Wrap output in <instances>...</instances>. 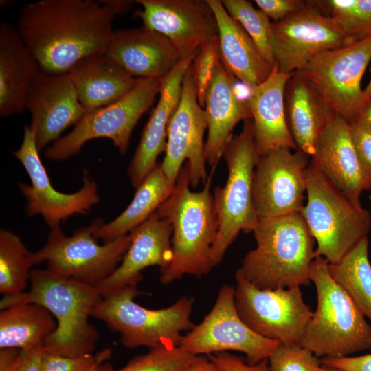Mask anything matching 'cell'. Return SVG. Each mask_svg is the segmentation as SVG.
Instances as JSON below:
<instances>
[{
	"mask_svg": "<svg viewBox=\"0 0 371 371\" xmlns=\"http://www.w3.org/2000/svg\"><path fill=\"white\" fill-rule=\"evenodd\" d=\"M135 3L40 0L21 9L16 27L43 72L67 74L80 60L105 54L114 19Z\"/></svg>",
	"mask_w": 371,
	"mask_h": 371,
	"instance_id": "cell-1",
	"label": "cell"
},
{
	"mask_svg": "<svg viewBox=\"0 0 371 371\" xmlns=\"http://www.w3.org/2000/svg\"><path fill=\"white\" fill-rule=\"evenodd\" d=\"M211 175L203 189L190 190L187 164L181 168L170 196L155 210L172 226V258L160 271V282L170 284L185 275L201 277L214 267L212 247L218 224L210 192Z\"/></svg>",
	"mask_w": 371,
	"mask_h": 371,
	"instance_id": "cell-2",
	"label": "cell"
},
{
	"mask_svg": "<svg viewBox=\"0 0 371 371\" xmlns=\"http://www.w3.org/2000/svg\"><path fill=\"white\" fill-rule=\"evenodd\" d=\"M252 232L256 246L235 273L264 289L309 285L315 241L301 212L258 218Z\"/></svg>",
	"mask_w": 371,
	"mask_h": 371,
	"instance_id": "cell-3",
	"label": "cell"
},
{
	"mask_svg": "<svg viewBox=\"0 0 371 371\" xmlns=\"http://www.w3.org/2000/svg\"><path fill=\"white\" fill-rule=\"evenodd\" d=\"M30 280L29 291L3 297L1 310L19 303L40 304L57 323L56 329L43 344L46 349L69 357L92 353L99 334L89 318L102 297L97 289L47 269H32Z\"/></svg>",
	"mask_w": 371,
	"mask_h": 371,
	"instance_id": "cell-4",
	"label": "cell"
},
{
	"mask_svg": "<svg viewBox=\"0 0 371 371\" xmlns=\"http://www.w3.org/2000/svg\"><path fill=\"white\" fill-rule=\"evenodd\" d=\"M317 306L300 345L317 357L341 358L371 350V325L328 271V262L317 256L310 267Z\"/></svg>",
	"mask_w": 371,
	"mask_h": 371,
	"instance_id": "cell-5",
	"label": "cell"
},
{
	"mask_svg": "<svg viewBox=\"0 0 371 371\" xmlns=\"http://www.w3.org/2000/svg\"><path fill=\"white\" fill-rule=\"evenodd\" d=\"M140 293L131 285L102 296L91 317L118 333L127 348L179 346L183 333L195 326L190 319L194 298L184 296L167 308L148 309L134 301Z\"/></svg>",
	"mask_w": 371,
	"mask_h": 371,
	"instance_id": "cell-6",
	"label": "cell"
},
{
	"mask_svg": "<svg viewBox=\"0 0 371 371\" xmlns=\"http://www.w3.org/2000/svg\"><path fill=\"white\" fill-rule=\"evenodd\" d=\"M306 179V203L301 214L315 241V257L336 263L368 237L370 214L348 199L311 161Z\"/></svg>",
	"mask_w": 371,
	"mask_h": 371,
	"instance_id": "cell-7",
	"label": "cell"
},
{
	"mask_svg": "<svg viewBox=\"0 0 371 371\" xmlns=\"http://www.w3.org/2000/svg\"><path fill=\"white\" fill-rule=\"evenodd\" d=\"M227 167L225 186L213 193L218 229L212 247L214 266L218 265L239 233L253 232L258 220L252 194L253 177L259 159L251 119L243 121L242 131L230 137L222 153Z\"/></svg>",
	"mask_w": 371,
	"mask_h": 371,
	"instance_id": "cell-8",
	"label": "cell"
},
{
	"mask_svg": "<svg viewBox=\"0 0 371 371\" xmlns=\"http://www.w3.org/2000/svg\"><path fill=\"white\" fill-rule=\"evenodd\" d=\"M102 221L95 219L69 236L60 225L50 227L45 245L32 252L34 265L45 262L47 269L56 275L97 288L119 266L132 239L129 233L98 244L95 232Z\"/></svg>",
	"mask_w": 371,
	"mask_h": 371,
	"instance_id": "cell-9",
	"label": "cell"
},
{
	"mask_svg": "<svg viewBox=\"0 0 371 371\" xmlns=\"http://www.w3.org/2000/svg\"><path fill=\"white\" fill-rule=\"evenodd\" d=\"M163 78H140L119 100L87 112L74 128L48 147L45 156L63 161L79 153L85 143L95 138L111 139L119 152H127L133 128L159 93Z\"/></svg>",
	"mask_w": 371,
	"mask_h": 371,
	"instance_id": "cell-10",
	"label": "cell"
},
{
	"mask_svg": "<svg viewBox=\"0 0 371 371\" xmlns=\"http://www.w3.org/2000/svg\"><path fill=\"white\" fill-rule=\"evenodd\" d=\"M234 301L243 321L258 335L300 345L313 312L300 287L260 289L235 273Z\"/></svg>",
	"mask_w": 371,
	"mask_h": 371,
	"instance_id": "cell-11",
	"label": "cell"
},
{
	"mask_svg": "<svg viewBox=\"0 0 371 371\" xmlns=\"http://www.w3.org/2000/svg\"><path fill=\"white\" fill-rule=\"evenodd\" d=\"M371 60V36L322 52L297 71L335 114L348 123L359 110L361 81Z\"/></svg>",
	"mask_w": 371,
	"mask_h": 371,
	"instance_id": "cell-12",
	"label": "cell"
},
{
	"mask_svg": "<svg viewBox=\"0 0 371 371\" xmlns=\"http://www.w3.org/2000/svg\"><path fill=\"white\" fill-rule=\"evenodd\" d=\"M279 344L258 335L243 321L236 308L234 288L224 284L211 311L183 336L179 346L195 356L238 351L248 363L256 364L268 359Z\"/></svg>",
	"mask_w": 371,
	"mask_h": 371,
	"instance_id": "cell-13",
	"label": "cell"
},
{
	"mask_svg": "<svg viewBox=\"0 0 371 371\" xmlns=\"http://www.w3.org/2000/svg\"><path fill=\"white\" fill-rule=\"evenodd\" d=\"M29 125L24 126L20 147L13 152L30 179V185L19 183V188L27 200V216L41 215L50 227L60 225L62 221L76 214H86L100 201L98 186L84 170L82 186L77 192L66 194L56 190L51 183Z\"/></svg>",
	"mask_w": 371,
	"mask_h": 371,
	"instance_id": "cell-14",
	"label": "cell"
},
{
	"mask_svg": "<svg viewBox=\"0 0 371 371\" xmlns=\"http://www.w3.org/2000/svg\"><path fill=\"white\" fill-rule=\"evenodd\" d=\"M307 3L303 10L271 23V47L281 72L293 74L319 53L353 43L333 18Z\"/></svg>",
	"mask_w": 371,
	"mask_h": 371,
	"instance_id": "cell-15",
	"label": "cell"
},
{
	"mask_svg": "<svg viewBox=\"0 0 371 371\" xmlns=\"http://www.w3.org/2000/svg\"><path fill=\"white\" fill-rule=\"evenodd\" d=\"M291 150L278 148L259 157L252 186L258 218H275L303 210L311 157Z\"/></svg>",
	"mask_w": 371,
	"mask_h": 371,
	"instance_id": "cell-16",
	"label": "cell"
},
{
	"mask_svg": "<svg viewBox=\"0 0 371 371\" xmlns=\"http://www.w3.org/2000/svg\"><path fill=\"white\" fill-rule=\"evenodd\" d=\"M206 128L205 111L199 102L189 67L183 80L179 102L169 123L165 156L161 163L172 185L175 186L186 160L190 186L194 188L200 182L206 183L208 177L203 142Z\"/></svg>",
	"mask_w": 371,
	"mask_h": 371,
	"instance_id": "cell-17",
	"label": "cell"
},
{
	"mask_svg": "<svg viewBox=\"0 0 371 371\" xmlns=\"http://www.w3.org/2000/svg\"><path fill=\"white\" fill-rule=\"evenodd\" d=\"M142 6L134 17L167 38L181 58L196 54L201 46L218 36L214 13L207 0H137Z\"/></svg>",
	"mask_w": 371,
	"mask_h": 371,
	"instance_id": "cell-18",
	"label": "cell"
},
{
	"mask_svg": "<svg viewBox=\"0 0 371 371\" xmlns=\"http://www.w3.org/2000/svg\"><path fill=\"white\" fill-rule=\"evenodd\" d=\"M25 109L39 152L56 142L69 126L76 124L87 113L80 104L67 74L41 72L27 95Z\"/></svg>",
	"mask_w": 371,
	"mask_h": 371,
	"instance_id": "cell-19",
	"label": "cell"
},
{
	"mask_svg": "<svg viewBox=\"0 0 371 371\" xmlns=\"http://www.w3.org/2000/svg\"><path fill=\"white\" fill-rule=\"evenodd\" d=\"M311 163L352 202L357 205L363 191L371 190L355 151L350 124L334 115L317 138Z\"/></svg>",
	"mask_w": 371,
	"mask_h": 371,
	"instance_id": "cell-20",
	"label": "cell"
},
{
	"mask_svg": "<svg viewBox=\"0 0 371 371\" xmlns=\"http://www.w3.org/2000/svg\"><path fill=\"white\" fill-rule=\"evenodd\" d=\"M105 54L136 79L165 78L181 59L167 38L144 26L113 30Z\"/></svg>",
	"mask_w": 371,
	"mask_h": 371,
	"instance_id": "cell-21",
	"label": "cell"
},
{
	"mask_svg": "<svg viewBox=\"0 0 371 371\" xmlns=\"http://www.w3.org/2000/svg\"><path fill=\"white\" fill-rule=\"evenodd\" d=\"M172 226L155 212L133 230L131 244L114 272L96 289L104 296L120 288L137 285L142 271L157 265L164 270L172 258Z\"/></svg>",
	"mask_w": 371,
	"mask_h": 371,
	"instance_id": "cell-22",
	"label": "cell"
},
{
	"mask_svg": "<svg viewBox=\"0 0 371 371\" xmlns=\"http://www.w3.org/2000/svg\"><path fill=\"white\" fill-rule=\"evenodd\" d=\"M196 54L181 58L163 80L157 104L128 166V176L135 188L154 169L158 156L166 150L169 123L180 100L183 78Z\"/></svg>",
	"mask_w": 371,
	"mask_h": 371,
	"instance_id": "cell-23",
	"label": "cell"
},
{
	"mask_svg": "<svg viewBox=\"0 0 371 371\" xmlns=\"http://www.w3.org/2000/svg\"><path fill=\"white\" fill-rule=\"evenodd\" d=\"M293 74L281 72L275 64L264 82L250 88L246 103L259 156L278 148L297 150L288 127L284 105L286 86Z\"/></svg>",
	"mask_w": 371,
	"mask_h": 371,
	"instance_id": "cell-24",
	"label": "cell"
},
{
	"mask_svg": "<svg viewBox=\"0 0 371 371\" xmlns=\"http://www.w3.org/2000/svg\"><path fill=\"white\" fill-rule=\"evenodd\" d=\"M42 72L16 27L0 25V115L5 118L25 109L30 89Z\"/></svg>",
	"mask_w": 371,
	"mask_h": 371,
	"instance_id": "cell-25",
	"label": "cell"
},
{
	"mask_svg": "<svg viewBox=\"0 0 371 371\" xmlns=\"http://www.w3.org/2000/svg\"><path fill=\"white\" fill-rule=\"evenodd\" d=\"M233 80L219 60L205 96L203 109L207 129L205 156L206 162L214 168L236 125L251 119L246 100L237 96Z\"/></svg>",
	"mask_w": 371,
	"mask_h": 371,
	"instance_id": "cell-26",
	"label": "cell"
},
{
	"mask_svg": "<svg viewBox=\"0 0 371 371\" xmlns=\"http://www.w3.org/2000/svg\"><path fill=\"white\" fill-rule=\"evenodd\" d=\"M218 25L220 61L232 76L249 88L264 82L273 67L242 25L234 19L220 0H207Z\"/></svg>",
	"mask_w": 371,
	"mask_h": 371,
	"instance_id": "cell-27",
	"label": "cell"
},
{
	"mask_svg": "<svg viewBox=\"0 0 371 371\" xmlns=\"http://www.w3.org/2000/svg\"><path fill=\"white\" fill-rule=\"evenodd\" d=\"M67 74L87 112L119 100L139 80L128 75L105 54L80 60Z\"/></svg>",
	"mask_w": 371,
	"mask_h": 371,
	"instance_id": "cell-28",
	"label": "cell"
},
{
	"mask_svg": "<svg viewBox=\"0 0 371 371\" xmlns=\"http://www.w3.org/2000/svg\"><path fill=\"white\" fill-rule=\"evenodd\" d=\"M288 127L297 150L311 157L322 130L335 115L297 72L284 92Z\"/></svg>",
	"mask_w": 371,
	"mask_h": 371,
	"instance_id": "cell-29",
	"label": "cell"
},
{
	"mask_svg": "<svg viewBox=\"0 0 371 371\" xmlns=\"http://www.w3.org/2000/svg\"><path fill=\"white\" fill-rule=\"evenodd\" d=\"M175 186L165 175L161 163H158L136 188L128 207L111 221H102L95 232V237L107 243L131 233L170 196Z\"/></svg>",
	"mask_w": 371,
	"mask_h": 371,
	"instance_id": "cell-30",
	"label": "cell"
},
{
	"mask_svg": "<svg viewBox=\"0 0 371 371\" xmlns=\"http://www.w3.org/2000/svg\"><path fill=\"white\" fill-rule=\"evenodd\" d=\"M57 323L44 306L19 303L1 310L0 348L27 350L43 345Z\"/></svg>",
	"mask_w": 371,
	"mask_h": 371,
	"instance_id": "cell-31",
	"label": "cell"
},
{
	"mask_svg": "<svg viewBox=\"0 0 371 371\" xmlns=\"http://www.w3.org/2000/svg\"><path fill=\"white\" fill-rule=\"evenodd\" d=\"M368 248L366 237L339 262H328V271L371 323V263Z\"/></svg>",
	"mask_w": 371,
	"mask_h": 371,
	"instance_id": "cell-32",
	"label": "cell"
},
{
	"mask_svg": "<svg viewBox=\"0 0 371 371\" xmlns=\"http://www.w3.org/2000/svg\"><path fill=\"white\" fill-rule=\"evenodd\" d=\"M34 265L30 251L19 236L0 230V293L3 296L23 293Z\"/></svg>",
	"mask_w": 371,
	"mask_h": 371,
	"instance_id": "cell-33",
	"label": "cell"
},
{
	"mask_svg": "<svg viewBox=\"0 0 371 371\" xmlns=\"http://www.w3.org/2000/svg\"><path fill=\"white\" fill-rule=\"evenodd\" d=\"M228 14L238 21L253 40L265 60L275 65L271 43V23L269 19L246 0H223Z\"/></svg>",
	"mask_w": 371,
	"mask_h": 371,
	"instance_id": "cell-34",
	"label": "cell"
},
{
	"mask_svg": "<svg viewBox=\"0 0 371 371\" xmlns=\"http://www.w3.org/2000/svg\"><path fill=\"white\" fill-rule=\"evenodd\" d=\"M317 3L330 13L353 43L371 36V0H328Z\"/></svg>",
	"mask_w": 371,
	"mask_h": 371,
	"instance_id": "cell-35",
	"label": "cell"
},
{
	"mask_svg": "<svg viewBox=\"0 0 371 371\" xmlns=\"http://www.w3.org/2000/svg\"><path fill=\"white\" fill-rule=\"evenodd\" d=\"M196 356L180 346H158L133 358L124 367L115 370L102 363L96 371H184Z\"/></svg>",
	"mask_w": 371,
	"mask_h": 371,
	"instance_id": "cell-36",
	"label": "cell"
},
{
	"mask_svg": "<svg viewBox=\"0 0 371 371\" xmlns=\"http://www.w3.org/2000/svg\"><path fill=\"white\" fill-rule=\"evenodd\" d=\"M269 371H319L321 359L300 345L280 343L268 359Z\"/></svg>",
	"mask_w": 371,
	"mask_h": 371,
	"instance_id": "cell-37",
	"label": "cell"
},
{
	"mask_svg": "<svg viewBox=\"0 0 371 371\" xmlns=\"http://www.w3.org/2000/svg\"><path fill=\"white\" fill-rule=\"evenodd\" d=\"M219 60L218 38L216 36L201 46L190 67L202 108H204L205 93Z\"/></svg>",
	"mask_w": 371,
	"mask_h": 371,
	"instance_id": "cell-38",
	"label": "cell"
},
{
	"mask_svg": "<svg viewBox=\"0 0 371 371\" xmlns=\"http://www.w3.org/2000/svg\"><path fill=\"white\" fill-rule=\"evenodd\" d=\"M111 351L105 348L95 354L76 357L62 355L45 348L41 371H96L111 357Z\"/></svg>",
	"mask_w": 371,
	"mask_h": 371,
	"instance_id": "cell-39",
	"label": "cell"
},
{
	"mask_svg": "<svg viewBox=\"0 0 371 371\" xmlns=\"http://www.w3.org/2000/svg\"><path fill=\"white\" fill-rule=\"evenodd\" d=\"M351 139L363 175L371 186V127L359 122L349 123Z\"/></svg>",
	"mask_w": 371,
	"mask_h": 371,
	"instance_id": "cell-40",
	"label": "cell"
},
{
	"mask_svg": "<svg viewBox=\"0 0 371 371\" xmlns=\"http://www.w3.org/2000/svg\"><path fill=\"white\" fill-rule=\"evenodd\" d=\"M254 2L269 19L276 21L303 10L308 3L301 0H255Z\"/></svg>",
	"mask_w": 371,
	"mask_h": 371,
	"instance_id": "cell-41",
	"label": "cell"
},
{
	"mask_svg": "<svg viewBox=\"0 0 371 371\" xmlns=\"http://www.w3.org/2000/svg\"><path fill=\"white\" fill-rule=\"evenodd\" d=\"M218 371H269L268 359L256 364L245 363L240 357L228 352L209 355Z\"/></svg>",
	"mask_w": 371,
	"mask_h": 371,
	"instance_id": "cell-42",
	"label": "cell"
},
{
	"mask_svg": "<svg viewBox=\"0 0 371 371\" xmlns=\"http://www.w3.org/2000/svg\"><path fill=\"white\" fill-rule=\"evenodd\" d=\"M321 363L343 371H371V353L341 358L323 357Z\"/></svg>",
	"mask_w": 371,
	"mask_h": 371,
	"instance_id": "cell-43",
	"label": "cell"
},
{
	"mask_svg": "<svg viewBox=\"0 0 371 371\" xmlns=\"http://www.w3.org/2000/svg\"><path fill=\"white\" fill-rule=\"evenodd\" d=\"M45 346L21 350L20 358L14 371H41L43 355Z\"/></svg>",
	"mask_w": 371,
	"mask_h": 371,
	"instance_id": "cell-44",
	"label": "cell"
},
{
	"mask_svg": "<svg viewBox=\"0 0 371 371\" xmlns=\"http://www.w3.org/2000/svg\"><path fill=\"white\" fill-rule=\"evenodd\" d=\"M21 350L2 348L0 350V371H14L18 364Z\"/></svg>",
	"mask_w": 371,
	"mask_h": 371,
	"instance_id": "cell-45",
	"label": "cell"
},
{
	"mask_svg": "<svg viewBox=\"0 0 371 371\" xmlns=\"http://www.w3.org/2000/svg\"><path fill=\"white\" fill-rule=\"evenodd\" d=\"M184 371H218V370L209 358L196 355Z\"/></svg>",
	"mask_w": 371,
	"mask_h": 371,
	"instance_id": "cell-46",
	"label": "cell"
},
{
	"mask_svg": "<svg viewBox=\"0 0 371 371\" xmlns=\"http://www.w3.org/2000/svg\"><path fill=\"white\" fill-rule=\"evenodd\" d=\"M353 122H359L371 127V100L361 108Z\"/></svg>",
	"mask_w": 371,
	"mask_h": 371,
	"instance_id": "cell-47",
	"label": "cell"
},
{
	"mask_svg": "<svg viewBox=\"0 0 371 371\" xmlns=\"http://www.w3.org/2000/svg\"><path fill=\"white\" fill-rule=\"evenodd\" d=\"M370 100H371V78L367 86L365 87L364 89H363V93H362V97H361V100L360 102L359 110L363 105H365L366 103H368Z\"/></svg>",
	"mask_w": 371,
	"mask_h": 371,
	"instance_id": "cell-48",
	"label": "cell"
},
{
	"mask_svg": "<svg viewBox=\"0 0 371 371\" xmlns=\"http://www.w3.org/2000/svg\"><path fill=\"white\" fill-rule=\"evenodd\" d=\"M319 371H343V370H338V369L333 368H330V367H328V366H326L322 364V366H321V368H320Z\"/></svg>",
	"mask_w": 371,
	"mask_h": 371,
	"instance_id": "cell-49",
	"label": "cell"
},
{
	"mask_svg": "<svg viewBox=\"0 0 371 371\" xmlns=\"http://www.w3.org/2000/svg\"><path fill=\"white\" fill-rule=\"evenodd\" d=\"M14 3V1H10V0H1L0 1V5H1V7H7L8 5H10V4H12Z\"/></svg>",
	"mask_w": 371,
	"mask_h": 371,
	"instance_id": "cell-50",
	"label": "cell"
}]
</instances>
